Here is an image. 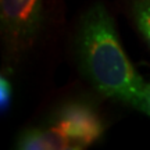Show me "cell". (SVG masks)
<instances>
[{
	"instance_id": "cell-7",
	"label": "cell",
	"mask_w": 150,
	"mask_h": 150,
	"mask_svg": "<svg viewBox=\"0 0 150 150\" xmlns=\"http://www.w3.org/2000/svg\"><path fill=\"white\" fill-rule=\"evenodd\" d=\"M150 117V82L146 83V92H145V106H143V111Z\"/></svg>"
},
{
	"instance_id": "cell-2",
	"label": "cell",
	"mask_w": 150,
	"mask_h": 150,
	"mask_svg": "<svg viewBox=\"0 0 150 150\" xmlns=\"http://www.w3.org/2000/svg\"><path fill=\"white\" fill-rule=\"evenodd\" d=\"M47 127L54 132L61 150H79L93 145L104 127L97 112L85 103L70 102L60 106Z\"/></svg>"
},
{
	"instance_id": "cell-6",
	"label": "cell",
	"mask_w": 150,
	"mask_h": 150,
	"mask_svg": "<svg viewBox=\"0 0 150 150\" xmlns=\"http://www.w3.org/2000/svg\"><path fill=\"white\" fill-rule=\"evenodd\" d=\"M11 100H13V85L7 76L1 75V78H0V110H1V114H6L8 111Z\"/></svg>"
},
{
	"instance_id": "cell-4",
	"label": "cell",
	"mask_w": 150,
	"mask_h": 150,
	"mask_svg": "<svg viewBox=\"0 0 150 150\" xmlns=\"http://www.w3.org/2000/svg\"><path fill=\"white\" fill-rule=\"evenodd\" d=\"M16 146L22 150H60L59 140L47 125L25 129L20 134Z\"/></svg>"
},
{
	"instance_id": "cell-5",
	"label": "cell",
	"mask_w": 150,
	"mask_h": 150,
	"mask_svg": "<svg viewBox=\"0 0 150 150\" xmlns=\"http://www.w3.org/2000/svg\"><path fill=\"white\" fill-rule=\"evenodd\" d=\"M134 11L138 27L150 46V0H135Z\"/></svg>"
},
{
	"instance_id": "cell-1",
	"label": "cell",
	"mask_w": 150,
	"mask_h": 150,
	"mask_svg": "<svg viewBox=\"0 0 150 150\" xmlns=\"http://www.w3.org/2000/svg\"><path fill=\"white\" fill-rule=\"evenodd\" d=\"M76 54L82 75L100 95L143 111L146 82L128 59L114 20L102 3L81 18Z\"/></svg>"
},
{
	"instance_id": "cell-3",
	"label": "cell",
	"mask_w": 150,
	"mask_h": 150,
	"mask_svg": "<svg viewBox=\"0 0 150 150\" xmlns=\"http://www.w3.org/2000/svg\"><path fill=\"white\" fill-rule=\"evenodd\" d=\"M43 13V0H1V28L13 49H22L36 36Z\"/></svg>"
}]
</instances>
